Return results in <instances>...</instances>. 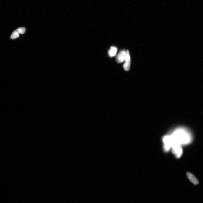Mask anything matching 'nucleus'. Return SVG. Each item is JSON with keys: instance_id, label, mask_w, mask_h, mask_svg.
Masks as SVG:
<instances>
[{"instance_id": "nucleus-1", "label": "nucleus", "mask_w": 203, "mask_h": 203, "mask_svg": "<svg viewBox=\"0 0 203 203\" xmlns=\"http://www.w3.org/2000/svg\"><path fill=\"white\" fill-rule=\"evenodd\" d=\"M124 61V63L123 65V67L125 71H128L130 70L131 64V58L129 51L128 50L126 51V55Z\"/></svg>"}, {"instance_id": "nucleus-2", "label": "nucleus", "mask_w": 203, "mask_h": 203, "mask_svg": "<svg viewBox=\"0 0 203 203\" xmlns=\"http://www.w3.org/2000/svg\"><path fill=\"white\" fill-rule=\"evenodd\" d=\"M26 31V29L24 27L18 28L12 33L11 36V38L14 39L19 37V34H24Z\"/></svg>"}, {"instance_id": "nucleus-3", "label": "nucleus", "mask_w": 203, "mask_h": 203, "mask_svg": "<svg viewBox=\"0 0 203 203\" xmlns=\"http://www.w3.org/2000/svg\"><path fill=\"white\" fill-rule=\"evenodd\" d=\"M126 55V51L125 50L121 51L119 53L116 57V60L118 63H121L124 61Z\"/></svg>"}, {"instance_id": "nucleus-4", "label": "nucleus", "mask_w": 203, "mask_h": 203, "mask_svg": "<svg viewBox=\"0 0 203 203\" xmlns=\"http://www.w3.org/2000/svg\"><path fill=\"white\" fill-rule=\"evenodd\" d=\"M187 176L190 181L195 185H197L199 183V181L194 175L188 172Z\"/></svg>"}, {"instance_id": "nucleus-5", "label": "nucleus", "mask_w": 203, "mask_h": 203, "mask_svg": "<svg viewBox=\"0 0 203 203\" xmlns=\"http://www.w3.org/2000/svg\"><path fill=\"white\" fill-rule=\"evenodd\" d=\"M117 48L115 47L112 46L110 48V50L108 51V54L110 57H114L116 55L117 52Z\"/></svg>"}]
</instances>
